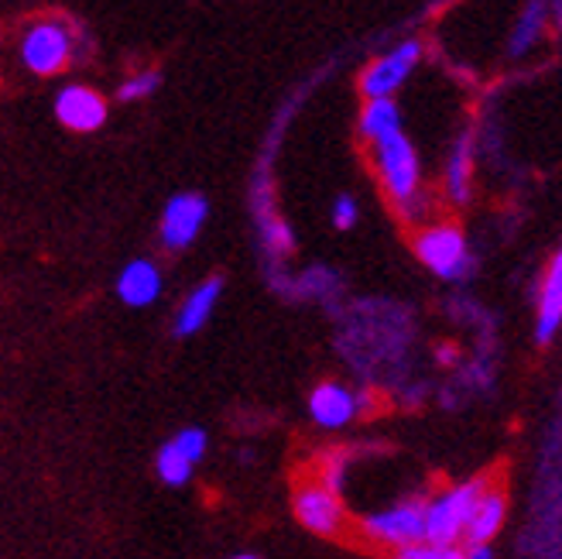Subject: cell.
Here are the masks:
<instances>
[{
    "mask_svg": "<svg viewBox=\"0 0 562 559\" xmlns=\"http://www.w3.org/2000/svg\"><path fill=\"white\" fill-rule=\"evenodd\" d=\"M69 52L72 42L63 24H35L21 42V63L38 76H55L66 69Z\"/></svg>",
    "mask_w": 562,
    "mask_h": 559,
    "instance_id": "7",
    "label": "cell"
},
{
    "mask_svg": "<svg viewBox=\"0 0 562 559\" xmlns=\"http://www.w3.org/2000/svg\"><path fill=\"white\" fill-rule=\"evenodd\" d=\"M357 216H360V210H357V200L353 195H340V200L333 203V223L340 231H350L353 223H357Z\"/></svg>",
    "mask_w": 562,
    "mask_h": 559,
    "instance_id": "22",
    "label": "cell"
},
{
    "mask_svg": "<svg viewBox=\"0 0 562 559\" xmlns=\"http://www.w3.org/2000/svg\"><path fill=\"white\" fill-rule=\"evenodd\" d=\"M415 255L432 275L446 278V282H460L470 268V247L457 223H436V227L418 231Z\"/></svg>",
    "mask_w": 562,
    "mask_h": 559,
    "instance_id": "4",
    "label": "cell"
},
{
    "mask_svg": "<svg viewBox=\"0 0 562 559\" xmlns=\"http://www.w3.org/2000/svg\"><path fill=\"white\" fill-rule=\"evenodd\" d=\"M426 512H429L426 497H408V501H398V505H391L384 512L368 515L360 525V533L374 546L398 552V549L426 543Z\"/></svg>",
    "mask_w": 562,
    "mask_h": 559,
    "instance_id": "2",
    "label": "cell"
},
{
    "mask_svg": "<svg viewBox=\"0 0 562 559\" xmlns=\"http://www.w3.org/2000/svg\"><path fill=\"white\" fill-rule=\"evenodd\" d=\"M360 134L368 137V142H384V137H395L402 134V114L395 100H371L368 107H363L360 114Z\"/></svg>",
    "mask_w": 562,
    "mask_h": 559,
    "instance_id": "15",
    "label": "cell"
},
{
    "mask_svg": "<svg viewBox=\"0 0 562 559\" xmlns=\"http://www.w3.org/2000/svg\"><path fill=\"white\" fill-rule=\"evenodd\" d=\"M559 326H562V244H559L555 258H552V265L546 271V282H542L539 316H536V340L549 344Z\"/></svg>",
    "mask_w": 562,
    "mask_h": 559,
    "instance_id": "12",
    "label": "cell"
},
{
    "mask_svg": "<svg viewBox=\"0 0 562 559\" xmlns=\"http://www.w3.org/2000/svg\"><path fill=\"white\" fill-rule=\"evenodd\" d=\"M295 518L316 536H340L344 533V505L340 494L323 481L302 484L295 491Z\"/></svg>",
    "mask_w": 562,
    "mask_h": 559,
    "instance_id": "5",
    "label": "cell"
},
{
    "mask_svg": "<svg viewBox=\"0 0 562 559\" xmlns=\"http://www.w3.org/2000/svg\"><path fill=\"white\" fill-rule=\"evenodd\" d=\"M155 467H158V478L165 481V484H172V488H182L189 478H192V460L189 457H182L179 454V446L168 439L161 450H158V460H155Z\"/></svg>",
    "mask_w": 562,
    "mask_h": 559,
    "instance_id": "17",
    "label": "cell"
},
{
    "mask_svg": "<svg viewBox=\"0 0 562 559\" xmlns=\"http://www.w3.org/2000/svg\"><path fill=\"white\" fill-rule=\"evenodd\" d=\"M206 200L200 192H179L165 203L161 213V244L168 250H186L195 237H200L203 223H206Z\"/></svg>",
    "mask_w": 562,
    "mask_h": 559,
    "instance_id": "6",
    "label": "cell"
},
{
    "mask_svg": "<svg viewBox=\"0 0 562 559\" xmlns=\"http://www.w3.org/2000/svg\"><path fill=\"white\" fill-rule=\"evenodd\" d=\"M161 271L155 261L148 258H134L124 265L121 278H117V295L121 302H127L131 310H145V305H151L158 295H161Z\"/></svg>",
    "mask_w": 562,
    "mask_h": 559,
    "instance_id": "11",
    "label": "cell"
},
{
    "mask_svg": "<svg viewBox=\"0 0 562 559\" xmlns=\"http://www.w3.org/2000/svg\"><path fill=\"white\" fill-rule=\"evenodd\" d=\"M446 192L453 203H467L470 200V137L463 134L453 155H449L446 165Z\"/></svg>",
    "mask_w": 562,
    "mask_h": 559,
    "instance_id": "16",
    "label": "cell"
},
{
    "mask_svg": "<svg viewBox=\"0 0 562 559\" xmlns=\"http://www.w3.org/2000/svg\"><path fill=\"white\" fill-rule=\"evenodd\" d=\"M542 14H546V4H542V0H531L528 11L521 14V21H518V27H515V35H512V55H525V52L531 48V42H536V35H539Z\"/></svg>",
    "mask_w": 562,
    "mask_h": 559,
    "instance_id": "18",
    "label": "cell"
},
{
    "mask_svg": "<svg viewBox=\"0 0 562 559\" xmlns=\"http://www.w3.org/2000/svg\"><path fill=\"white\" fill-rule=\"evenodd\" d=\"M220 292H223V278H210V282H203L200 289L189 292V299L182 302V310L176 313V333H179V337H192V333H200L210 323L216 302H220Z\"/></svg>",
    "mask_w": 562,
    "mask_h": 559,
    "instance_id": "13",
    "label": "cell"
},
{
    "mask_svg": "<svg viewBox=\"0 0 562 559\" xmlns=\"http://www.w3.org/2000/svg\"><path fill=\"white\" fill-rule=\"evenodd\" d=\"M172 443L179 446V454H182V457H189L192 463H200V460H203V454H206V433H203V429H195V426H189V429L176 433V439H172Z\"/></svg>",
    "mask_w": 562,
    "mask_h": 559,
    "instance_id": "20",
    "label": "cell"
},
{
    "mask_svg": "<svg viewBox=\"0 0 562 559\" xmlns=\"http://www.w3.org/2000/svg\"><path fill=\"white\" fill-rule=\"evenodd\" d=\"M158 72H140V76H134V79H127L124 87H121V100H127V103H134V100H145V97H151L155 90H158Z\"/></svg>",
    "mask_w": 562,
    "mask_h": 559,
    "instance_id": "21",
    "label": "cell"
},
{
    "mask_svg": "<svg viewBox=\"0 0 562 559\" xmlns=\"http://www.w3.org/2000/svg\"><path fill=\"white\" fill-rule=\"evenodd\" d=\"M357 412H360L357 395L340 381H323L313 388V395H308V415H313L316 426L323 429H344L347 423H353Z\"/></svg>",
    "mask_w": 562,
    "mask_h": 559,
    "instance_id": "9",
    "label": "cell"
},
{
    "mask_svg": "<svg viewBox=\"0 0 562 559\" xmlns=\"http://www.w3.org/2000/svg\"><path fill=\"white\" fill-rule=\"evenodd\" d=\"M491 491L487 478H476L467 484H453L439 491L436 497H429V512H426V543L436 546H460V539L467 536L470 518L481 505V497Z\"/></svg>",
    "mask_w": 562,
    "mask_h": 559,
    "instance_id": "1",
    "label": "cell"
},
{
    "mask_svg": "<svg viewBox=\"0 0 562 559\" xmlns=\"http://www.w3.org/2000/svg\"><path fill=\"white\" fill-rule=\"evenodd\" d=\"M265 241H268V247L274 250V255H281V250L292 247V234H289V227L281 220H265Z\"/></svg>",
    "mask_w": 562,
    "mask_h": 559,
    "instance_id": "23",
    "label": "cell"
},
{
    "mask_svg": "<svg viewBox=\"0 0 562 559\" xmlns=\"http://www.w3.org/2000/svg\"><path fill=\"white\" fill-rule=\"evenodd\" d=\"M55 118H59L69 131L90 134V131L103 127L106 103L100 93H93L87 87H66L59 97H55Z\"/></svg>",
    "mask_w": 562,
    "mask_h": 559,
    "instance_id": "10",
    "label": "cell"
},
{
    "mask_svg": "<svg viewBox=\"0 0 562 559\" xmlns=\"http://www.w3.org/2000/svg\"><path fill=\"white\" fill-rule=\"evenodd\" d=\"M504 512H508V505H504V494H501L497 488H491V491L481 497V505H476V512H473V518H470V528H467L463 543H467L470 549H484V546L501 533Z\"/></svg>",
    "mask_w": 562,
    "mask_h": 559,
    "instance_id": "14",
    "label": "cell"
},
{
    "mask_svg": "<svg viewBox=\"0 0 562 559\" xmlns=\"http://www.w3.org/2000/svg\"><path fill=\"white\" fill-rule=\"evenodd\" d=\"M391 559H470L467 549L460 546H436V543H418L408 549H398Z\"/></svg>",
    "mask_w": 562,
    "mask_h": 559,
    "instance_id": "19",
    "label": "cell"
},
{
    "mask_svg": "<svg viewBox=\"0 0 562 559\" xmlns=\"http://www.w3.org/2000/svg\"><path fill=\"white\" fill-rule=\"evenodd\" d=\"M234 559H258V556H247V552H244V556H234Z\"/></svg>",
    "mask_w": 562,
    "mask_h": 559,
    "instance_id": "25",
    "label": "cell"
},
{
    "mask_svg": "<svg viewBox=\"0 0 562 559\" xmlns=\"http://www.w3.org/2000/svg\"><path fill=\"white\" fill-rule=\"evenodd\" d=\"M470 559H494V556H491V549L484 546V549H470Z\"/></svg>",
    "mask_w": 562,
    "mask_h": 559,
    "instance_id": "24",
    "label": "cell"
},
{
    "mask_svg": "<svg viewBox=\"0 0 562 559\" xmlns=\"http://www.w3.org/2000/svg\"><path fill=\"white\" fill-rule=\"evenodd\" d=\"M374 158H378V172H381V182H384L387 195L408 216H415V203H418V155H415L412 142H408L405 134L384 137V142L374 145Z\"/></svg>",
    "mask_w": 562,
    "mask_h": 559,
    "instance_id": "3",
    "label": "cell"
},
{
    "mask_svg": "<svg viewBox=\"0 0 562 559\" xmlns=\"http://www.w3.org/2000/svg\"><path fill=\"white\" fill-rule=\"evenodd\" d=\"M418 52L422 48L415 42H405L402 48L381 55L374 66L363 69V76H360L363 97H368V100H391V97H395V90L408 79L412 66L418 63Z\"/></svg>",
    "mask_w": 562,
    "mask_h": 559,
    "instance_id": "8",
    "label": "cell"
}]
</instances>
